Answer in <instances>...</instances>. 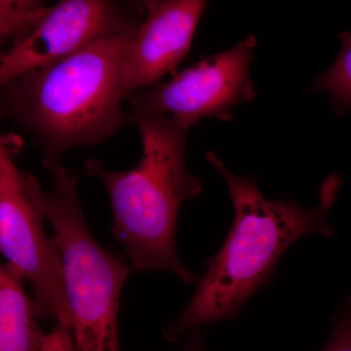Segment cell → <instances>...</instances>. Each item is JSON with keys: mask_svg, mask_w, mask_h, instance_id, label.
I'll list each match as a JSON object with an SVG mask.
<instances>
[{"mask_svg": "<svg viewBox=\"0 0 351 351\" xmlns=\"http://www.w3.org/2000/svg\"><path fill=\"white\" fill-rule=\"evenodd\" d=\"M184 345L178 351H208L204 345V334L200 329L188 332Z\"/></svg>", "mask_w": 351, "mask_h": 351, "instance_id": "obj_14", "label": "cell"}, {"mask_svg": "<svg viewBox=\"0 0 351 351\" xmlns=\"http://www.w3.org/2000/svg\"><path fill=\"white\" fill-rule=\"evenodd\" d=\"M44 191L34 176L23 182L54 230L63 267L64 294L75 351L120 350L117 317L120 295L132 267L125 256L101 247L85 221L77 193L78 175L58 166Z\"/></svg>", "mask_w": 351, "mask_h": 351, "instance_id": "obj_4", "label": "cell"}, {"mask_svg": "<svg viewBox=\"0 0 351 351\" xmlns=\"http://www.w3.org/2000/svg\"><path fill=\"white\" fill-rule=\"evenodd\" d=\"M143 21L107 34L63 61L0 88L3 108L25 129L53 171L64 152L99 144L127 122L122 69Z\"/></svg>", "mask_w": 351, "mask_h": 351, "instance_id": "obj_2", "label": "cell"}, {"mask_svg": "<svg viewBox=\"0 0 351 351\" xmlns=\"http://www.w3.org/2000/svg\"><path fill=\"white\" fill-rule=\"evenodd\" d=\"M145 18L129 46L122 82L125 98L156 84L188 54L208 6L204 0L141 1Z\"/></svg>", "mask_w": 351, "mask_h": 351, "instance_id": "obj_8", "label": "cell"}, {"mask_svg": "<svg viewBox=\"0 0 351 351\" xmlns=\"http://www.w3.org/2000/svg\"><path fill=\"white\" fill-rule=\"evenodd\" d=\"M41 351H75L68 328L56 323L52 331L46 335Z\"/></svg>", "mask_w": 351, "mask_h": 351, "instance_id": "obj_13", "label": "cell"}, {"mask_svg": "<svg viewBox=\"0 0 351 351\" xmlns=\"http://www.w3.org/2000/svg\"><path fill=\"white\" fill-rule=\"evenodd\" d=\"M13 145L0 129V253L8 261L7 267L31 285L38 318L55 320L69 330L59 249L46 237L43 212L25 188Z\"/></svg>", "mask_w": 351, "mask_h": 351, "instance_id": "obj_5", "label": "cell"}, {"mask_svg": "<svg viewBox=\"0 0 351 351\" xmlns=\"http://www.w3.org/2000/svg\"><path fill=\"white\" fill-rule=\"evenodd\" d=\"M257 38L251 34L230 49L201 60L167 82L128 97L130 106L170 117L189 130L200 119L232 120V110L257 96L250 66Z\"/></svg>", "mask_w": 351, "mask_h": 351, "instance_id": "obj_6", "label": "cell"}, {"mask_svg": "<svg viewBox=\"0 0 351 351\" xmlns=\"http://www.w3.org/2000/svg\"><path fill=\"white\" fill-rule=\"evenodd\" d=\"M24 280L7 265H0V351H41L46 332L36 322Z\"/></svg>", "mask_w": 351, "mask_h": 351, "instance_id": "obj_9", "label": "cell"}, {"mask_svg": "<svg viewBox=\"0 0 351 351\" xmlns=\"http://www.w3.org/2000/svg\"><path fill=\"white\" fill-rule=\"evenodd\" d=\"M126 117L142 140L140 162L134 169L117 172L90 159L85 173L98 177L107 189L112 234L132 269L143 274L169 271L188 285L198 282L200 276L182 263L176 245L182 205L202 193L199 178L186 166L189 130L170 117L132 106Z\"/></svg>", "mask_w": 351, "mask_h": 351, "instance_id": "obj_3", "label": "cell"}, {"mask_svg": "<svg viewBox=\"0 0 351 351\" xmlns=\"http://www.w3.org/2000/svg\"><path fill=\"white\" fill-rule=\"evenodd\" d=\"M140 2L63 0L24 38L0 58V88L29 71L51 66L84 49L99 38L144 20Z\"/></svg>", "mask_w": 351, "mask_h": 351, "instance_id": "obj_7", "label": "cell"}, {"mask_svg": "<svg viewBox=\"0 0 351 351\" xmlns=\"http://www.w3.org/2000/svg\"><path fill=\"white\" fill-rule=\"evenodd\" d=\"M341 49L334 63L322 75H318L311 92H327L335 114L341 117L351 108V34H339Z\"/></svg>", "mask_w": 351, "mask_h": 351, "instance_id": "obj_10", "label": "cell"}, {"mask_svg": "<svg viewBox=\"0 0 351 351\" xmlns=\"http://www.w3.org/2000/svg\"><path fill=\"white\" fill-rule=\"evenodd\" d=\"M49 6L36 0H0V46L9 48L38 25Z\"/></svg>", "mask_w": 351, "mask_h": 351, "instance_id": "obj_11", "label": "cell"}, {"mask_svg": "<svg viewBox=\"0 0 351 351\" xmlns=\"http://www.w3.org/2000/svg\"><path fill=\"white\" fill-rule=\"evenodd\" d=\"M206 159L225 180L234 219L225 243L208 258L195 294L163 328L171 343L203 325L235 319L245 302L276 279L279 261L295 242L313 233L331 239L334 233L329 212L343 184L339 176L327 177L318 204L304 207L289 198L267 199L255 176L233 174L216 152H208Z\"/></svg>", "mask_w": 351, "mask_h": 351, "instance_id": "obj_1", "label": "cell"}, {"mask_svg": "<svg viewBox=\"0 0 351 351\" xmlns=\"http://www.w3.org/2000/svg\"><path fill=\"white\" fill-rule=\"evenodd\" d=\"M332 330L320 351H351L350 302H346L332 320Z\"/></svg>", "mask_w": 351, "mask_h": 351, "instance_id": "obj_12", "label": "cell"}]
</instances>
